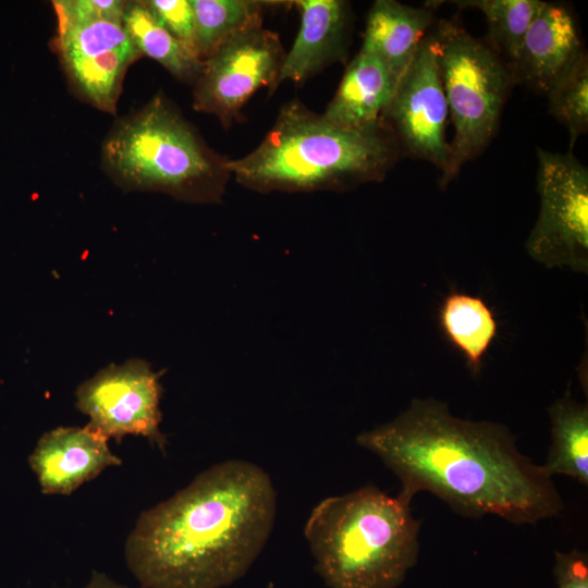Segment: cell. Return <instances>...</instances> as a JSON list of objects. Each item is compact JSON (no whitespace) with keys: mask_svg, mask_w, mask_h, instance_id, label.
Wrapping results in <instances>:
<instances>
[{"mask_svg":"<svg viewBox=\"0 0 588 588\" xmlns=\"http://www.w3.org/2000/svg\"><path fill=\"white\" fill-rule=\"evenodd\" d=\"M356 443L380 457L409 499L428 491L462 515L514 524H536L563 510L552 477L518 450L504 425L457 418L437 399H414Z\"/></svg>","mask_w":588,"mask_h":588,"instance_id":"6da1fadb","label":"cell"},{"mask_svg":"<svg viewBox=\"0 0 588 588\" xmlns=\"http://www.w3.org/2000/svg\"><path fill=\"white\" fill-rule=\"evenodd\" d=\"M275 516L266 470L244 460L220 462L139 515L125 561L145 588H222L259 556Z\"/></svg>","mask_w":588,"mask_h":588,"instance_id":"7a4b0ae2","label":"cell"},{"mask_svg":"<svg viewBox=\"0 0 588 588\" xmlns=\"http://www.w3.org/2000/svg\"><path fill=\"white\" fill-rule=\"evenodd\" d=\"M400 147L380 124L338 127L298 101L286 103L266 137L248 155L225 160L241 184L257 191L340 188L382 180Z\"/></svg>","mask_w":588,"mask_h":588,"instance_id":"3957f363","label":"cell"},{"mask_svg":"<svg viewBox=\"0 0 588 588\" xmlns=\"http://www.w3.org/2000/svg\"><path fill=\"white\" fill-rule=\"evenodd\" d=\"M412 499L376 486L329 497L311 511L304 535L330 588H396L415 565L419 526Z\"/></svg>","mask_w":588,"mask_h":588,"instance_id":"277c9868","label":"cell"},{"mask_svg":"<svg viewBox=\"0 0 588 588\" xmlns=\"http://www.w3.org/2000/svg\"><path fill=\"white\" fill-rule=\"evenodd\" d=\"M195 128L158 93L118 119L101 146V166L125 191H152L196 203L216 201L230 175Z\"/></svg>","mask_w":588,"mask_h":588,"instance_id":"5b68a950","label":"cell"},{"mask_svg":"<svg viewBox=\"0 0 588 588\" xmlns=\"http://www.w3.org/2000/svg\"><path fill=\"white\" fill-rule=\"evenodd\" d=\"M430 33L454 126L449 164L440 176V186L445 188L497 135L503 106L515 82L507 65L485 40L471 36L455 21L440 20Z\"/></svg>","mask_w":588,"mask_h":588,"instance_id":"8992f818","label":"cell"},{"mask_svg":"<svg viewBox=\"0 0 588 588\" xmlns=\"http://www.w3.org/2000/svg\"><path fill=\"white\" fill-rule=\"evenodd\" d=\"M539 216L526 248L547 268L588 270V169L572 152L537 148Z\"/></svg>","mask_w":588,"mask_h":588,"instance_id":"52a82bcc","label":"cell"},{"mask_svg":"<svg viewBox=\"0 0 588 588\" xmlns=\"http://www.w3.org/2000/svg\"><path fill=\"white\" fill-rule=\"evenodd\" d=\"M56 16L53 49L70 87L98 110L114 113L126 71L142 54L122 23Z\"/></svg>","mask_w":588,"mask_h":588,"instance_id":"ba28073f","label":"cell"},{"mask_svg":"<svg viewBox=\"0 0 588 588\" xmlns=\"http://www.w3.org/2000/svg\"><path fill=\"white\" fill-rule=\"evenodd\" d=\"M283 58L278 34L261 26L233 36L203 60L194 109L230 126L257 89L274 86Z\"/></svg>","mask_w":588,"mask_h":588,"instance_id":"9c48e42d","label":"cell"},{"mask_svg":"<svg viewBox=\"0 0 588 588\" xmlns=\"http://www.w3.org/2000/svg\"><path fill=\"white\" fill-rule=\"evenodd\" d=\"M448 103L429 32L401 76L381 122L405 152L433 164L443 174L450 160L445 138Z\"/></svg>","mask_w":588,"mask_h":588,"instance_id":"30bf717a","label":"cell"},{"mask_svg":"<svg viewBox=\"0 0 588 588\" xmlns=\"http://www.w3.org/2000/svg\"><path fill=\"white\" fill-rule=\"evenodd\" d=\"M159 379L160 373L140 359L110 365L77 388L76 406L90 418L88 425L108 439L143 436L164 451Z\"/></svg>","mask_w":588,"mask_h":588,"instance_id":"8fae6325","label":"cell"},{"mask_svg":"<svg viewBox=\"0 0 588 588\" xmlns=\"http://www.w3.org/2000/svg\"><path fill=\"white\" fill-rule=\"evenodd\" d=\"M121 463L109 449L108 438L89 425L46 432L29 455V465L46 494L69 495L105 468Z\"/></svg>","mask_w":588,"mask_h":588,"instance_id":"7c38bea8","label":"cell"},{"mask_svg":"<svg viewBox=\"0 0 588 588\" xmlns=\"http://www.w3.org/2000/svg\"><path fill=\"white\" fill-rule=\"evenodd\" d=\"M585 52L568 8L544 2L531 21L510 71L515 84L546 95Z\"/></svg>","mask_w":588,"mask_h":588,"instance_id":"4fadbf2b","label":"cell"},{"mask_svg":"<svg viewBox=\"0 0 588 588\" xmlns=\"http://www.w3.org/2000/svg\"><path fill=\"white\" fill-rule=\"evenodd\" d=\"M301 27L284 54L277 87L285 79L304 82L326 65L345 57L350 25L348 4L342 0H298Z\"/></svg>","mask_w":588,"mask_h":588,"instance_id":"5bb4252c","label":"cell"},{"mask_svg":"<svg viewBox=\"0 0 588 588\" xmlns=\"http://www.w3.org/2000/svg\"><path fill=\"white\" fill-rule=\"evenodd\" d=\"M434 8H417L394 0L371 5L360 50L377 57L399 83L420 41L436 23Z\"/></svg>","mask_w":588,"mask_h":588,"instance_id":"9a60e30c","label":"cell"},{"mask_svg":"<svg viewBox=\"0 0 588 588\" xmlns=\"http://www.w3.org/2000/svg\"><path fill=\"white\" fill-rule=\"evenodd\" d=\"M396 85L397 82L377 57L359 50L348 63L333 99L321 115L342 128L376 126L381 123Z\"/></svg>","mask_w":588,"mask_h":588,"instance_id":"2e32d148","label":"cell"},{"mask_svg":"<svg viewBox=\"0 0 588 588\" xmlns=\"http://www.w3.org/2000/svg\"><path fill=\"white\" fill-rule=\"evenodd\" d=\"M439 324L445 339L464 356L470 372H480L482 360L498 336V321L480 297L451 291L439 309Z\"/></svg>","mask_w":588,"mask_h":588,"instance_id":"e0dca14e","label":"cell"},{"mask_svg":"<svg viewBox=\"0 0 588 588\" xmlns=\"http://www.w3.org/2000/svg\"><path fill=\"white\" fill-rule=\"evenodd\" d=\"M551 420V446L546 473L566 475L588 486V406L571 395L569 390L548 409Z\"/></svg>","mask_w":588,"mask_h":588,"instance_id":"ac0fdd59","label":"cell"},{"mask_svg":"<svg viewBox=\"0 0 588 588\" xmlns=\"http://www.w3.org/2000/svg\"><path fill=\"white\" fill-rule=\"evenodd\" d=\"M122 25L142 57L157 61L181 81H196L203 61L155 19L144 1L125 2Z\"/></svg>","mask_w":588,"mask_h":588,"instance_id":"d6986e66","label":"cell"},{"mask_svg":"<svg viewBox=\"0 0 588 588\" xmlns=\"http://www.w3.org/2000/svg\"><path fill=\"white\" fill-rule=\"evenodd\" d=\"M458 9L480 11L487 23L485 42L510 69L524 36L544 1L539 0H455Z\"/></svg>","mask_w":588,"mask_h":588,"instance_id":"ffe728a7","label":"cell"},{"mask_svg":"<svg viewBox=\"0 0 588 588\" xmlns=\"http://www.w3.org/2000/svg\"><path fill=\"white\" fill-rule=\"evenodd\" d=\"M196 26L197 51L205 60L220 45L261 26L267 2L254 0H189Z\"/></svg>","mask_w":588,"mask_h":588,"instance_id":"44dd1931","label":"cell"},{"mask_svg":"<svg viewBox=\"0 0 588 588\" xmlns=\"http://www.w3.org/2000/svg\"><path fill=\"white\" fill-rule=\"evenodd\" d=\"M549 113L568 131L569 150L588 130V57L587 52L549 88Z\"/></svg>","mask_w":588,"mask_h":588,"instance_id":"7402d4cb","label":"cell"},{"mask_svg":"<svg viewBox=\"0 0 588 588\" xmlns=\"http://www.w3.org/2000/svg\"><path fill=\"white\" fill-rule=\"evenodd\" d=\"M144 4L168 32L198 56L195 17L189 0H147Z\"/></svg>","mask_w":588,"mask_h":588,"instance_id":"603a6c76","label":"cell"},{"mask_svg":"<svg viewBox=\"0 0 588 588\" xmlns=\"http://www.w3.org/2000/svg\"><path fill=\"white\" fill-rule=\"evenodd\" d=\"M126 1L121 0H57L54 13L75 20H105L122 23Z\"/></svg>","mask_w":588,"mask_h":588,"instance_id":"cb8c5ba5","label":"cell"},{"mask_svg":"<svg viewBox=\"0 0 588 588\" xmlns=\"http://www.w3.org/2000/svg\"><path fill=\"white\" fill-rule=\"evenodd\" d=\"M554 577L558 588H588L587 554L577 549L555 552Z\"/></svg>","mask_w":588,"mask_h":588,"instance_id":"d4e9b609","label":"cell"},{"mask_svg":"<svg viewBox=\"0 0 588 588\" xmlns=\"http://www.w3.org/2000/svg\"><path fill=\"white\" fill-rule=\"evenodd\" d=\"M84 588H128L120 585L102 573H94L89 583Z\"/></svg>","mask_w":588,"mask_h":588,"instance_id":"484cf974","label":"cell"}]
</instances>
